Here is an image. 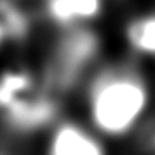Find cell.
Returning a JSON list of instances; mask_svg holds the SVG:
<instances>
[{"instance_id": "cell-1", "label": "cell", "mask_w": 155, "mask_h": 155, "mask_svg": "<svg viewBox=\"0 0 155 155\" xmlns=\"http://www.w3.org/2000/svg\"><path fill=\"white\" fill-rule=\"evenodd\" d=\"M150 105L147 78L131 66H108L91 80L87 112L101 134L120 138L138 126Z\"/></svg>"}, {"instance_id": "cell-2", "label": "cell", "mask_w": 155, "mask_h": 155, "mask_svg": "<svg viewBox=\"0 0 155 155\" xmlns=\"http://www.w3.org/2000/svg\"><path fill=\"white\" fill-rule=\"evenodd\" d=\"M98 49V37L94 33L71 26L70 33L56 44L52 56L45 64L42 78L44 87L58 98L70 92L96 59Z\"/></svg>"}, {"instance_id": "cell-3", "label": "cell", "mask_w": 155, "mask_h": 155, "mask_svg": "<svg viewBox=\"0 0 155 155\" xmlns=\"http://www.w3.org/2000/svg\"><path fill=\"white\" fill-rule=\"evenodd\" d=\"M47 155H106L101 141L75 122H63L52 133Z\"/></svg>"}, {"instance_id": "cell-4", "label": "cell", "mask_w": 155, "mask_h": 155, "mask_svg": "<svg viewBox=\"0 0 155 155\" xmlns=\"http://www.w3.org/2000/svg\"><path fill=\"white\" fill-rule=\"evenodd\" d=\"M105 0H45V11L61 26H78L101 16Z\"/></svg>"}, {"instance_id": "cell-5", "label": "cell", "mask_w": 155, "mask_h": 155, "mask_svg": "<svg viewBox=\"0 0 155 155\" xmlns=\"http://www.w3.org/2000/svg\"><path fill=\"white\" fill-rule=\"evenodd\" d=\"M126 40L140 56L155 59V12L140 14L127 23Z\"/></svg>"}, {"instance_id": "cell-6", "label": "cell", "mask_w": 155, "mask_h": 155, "mask_svg": "<svg viewBox=\"0 0 155 155\" xmlns=\"http://www.w3.org/2000/svg\"><path fill=\"white\" fill-rule=\"evenodd\" d=\"M35 85L38 84L28 70L11 68L0 71V110H4L11 101H14L23 92L33 89Z\"/></svg>"}, {"instance_id": "cell-7", "label": "cell", "mask_w": 155, "mask_h": 155, "mask_svg": "<svg viewBox=\"0 0 155 155\" xmlns=\"http://www.w3.org/2000/svg\"><path fill=\"white\" fill-rule=\"evenodd\" d=\"M7 38H11V31H9L7 25L4 23V19L0 18V47H2V44L5 42Z\"/></svg>"}, {"instance_id": "cell-8", "label": "cell", "mask_w": 155, "mask_h": 155, "mask_svg": "<svg viewBox=\"0 0 155 155\" xmlns=\"http://www.w3.org/2000/svg\"><path fill=\"white\" fill-rule=\"evenodd\" d=\"M148 145H150V150H152V153L155 155V133L152 134V138H150V143H148Z\"/></svg>"}]
</instances>
